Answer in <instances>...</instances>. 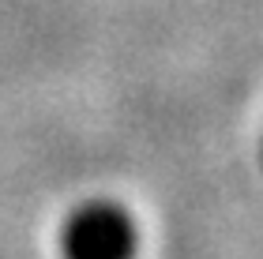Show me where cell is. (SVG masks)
<instances>
[{
	"label": "cell",
	"instance_id": "cell-2",
	"mask_svg": "<svg viewBox=\"0 0 263 259\" xmlns=\"http://www.w3.org/2000/svg\"><path fill=\"white\" fill-rule=\"evenodd\" d=\"M259 154H263V143H259Z\"/></svg>",
	"mask_w": 263,
	"mask_h": 259
},
{
	"label": "cell",
	"instance_id": "cell-1",
	"mask_svg": "<svg viewBox=\"0 0 263 259\" xmlns=\"http://www.w3.org/2000/svg\"><path fill=\"white\" fill-rule=\"evenodd\" d=\"M139 229L132 210L113 199H87L61 226L64 259H136Z\"/></svg>",
	"mask_w": 263,
	"mask_h": 259
}]
</instances>
